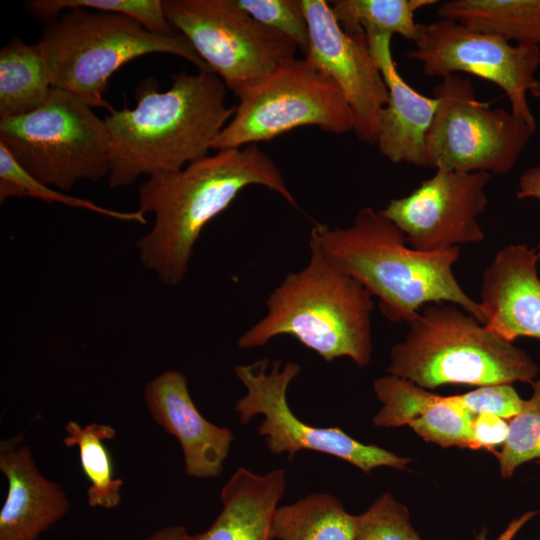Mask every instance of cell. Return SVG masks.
<instances>
[{"mask_svg": "<svg viewBox=\"0 0 540 540\" xmlns=\"http://www.w3.org/2000/svg\"><path fill=\"white\" fill-rule=\"evenodd\" d=\"M250 185L264 186L300 209L281 170L257 144L219 150L148 177L138 190L139 210L154 214V223L137 241L141 262L166 285H177L204 227Z\"/></svg>", "mask_w": 540, "mask_h": 540, "instance_id": "cell-1", "label": "cell"}, {"mask_svg": "<svg viewBox=\"0 0 540 540\" xmlns=\"http://www.w3.org/2000/svg\"><path fill=\"white\" fill-rule=\"evenodd\" d=\"M227 87L212 72L175 75L158 90L152 79L136 91V106L113 109L104 118L110 136V188L142 175L174 172L208 156L235 113L226 105Z\"/></svg>", "mask_w": 540, "mask_h": 540, "instance_id": "cell-2", "label": "cell"}, {"mask_svg": "<svg viewBox=\"0 0 540 540\" xmlns=\"http://www.w3.org/2000/svg\"><path fill=\"white\" fill-rule=\"evenodd\" d=\"M309 244L376 296L380 312L392 322L409 324L424 306L447 302L486 323L480 302L465 293L453 274L460 247L415 250L403 232L372 207L360 209L348 227L316 223Z\"/></svg>", "mask_w": 540, "mask_h": 540, "instance_id": "cell-3", "label": "cell"}, {"mask_svg": "<svg viewBox=\"0 0 540 540\" xmlns=\"http://www.w3.org/2000/svg\"><path fill=\"white\" fill-rule=\"evenodd\" d=\"M309 246L307 265L271 292L266 315L239 337L238 346L256 348L288 335L327 362L348 357L365 367L372 355L373 296Z\"/></svg>", "mask_w": 540, "mask_h": 540, "instance_id": "cell-4", "label": "cell"}, {"mask_svg": "<svg viewBox=\"0 0 540 540\" xmlns=\"http://www.w3.org/2000/svg\"><path fill=\"white\" fill-rule=\"evenodd\" d=\"M390 351L388 374L431 390L536 380L538 366L522 348L452 303L424 306Z\"/></svg>", "mask_w": 540, "mask_h": 540, "instance_id": "cell-5", "label": "cell"}, {"mask_svg": "<svg viewBox=\"0 0 540 540\" xmlns=\"http://www.w3.org/2000/svg\"><path fill=\"white\" fill-rule=\"evenodd\" d=\"M51 85L90 107L114 108L104 99L112 74L125 63L146 54L169 53L193 63L199 72H212L181 34L150 32L126 15L73 8L49 22L37 42Z\"/></svg>", "mask_w": 540, "mask_h": 540, "instance_id": "cell-6", "label": "cell"}, {"mask_svg": "<svg viewBox=\"0 0 540 540\" xmlns=\"http://www.w3.org/2000/svg\"><path fill=\"white\" fill-rule=\"evenodd\" d=\"M0 144L30 175L59 190H70L81 179L99 181L110 172L104 119L57 88L38 109L0 119Z\"/></svg>", "mask_w": 540, "mask_h": 540, "instance_id": "cell-7", "label": "cell"}, {"mask_svg": "<svg viewBox=\"0 0 540 540\" xmlns=\"http://www.w3.org/2000/svg\"><path fill=\"white\" fill-rule=\"evenodd\" d=\"M438 106L426 134L428 167L505 174L520 158L536 124L476 98L473 82L448 75L433 89Z\"/></svg>", "mask_w": 540, "mask_h": 540, "instance_id": "cell-8", "label": "cell"}, {"mask_svg": "<svg viewBox=\"0 0 540 540\" xmlns=\"http://www.w3.org/2000/svg\"><path fill=\"white\" fill-rule=\"evenodd\" d=\"M212 149L241 148L302 126L331 134L354 130L352 111L335 83L305 58H294L238 97Z\"/></svg>", "mask_w": 540, "mask_h": 540, "instance_id": "cell-9", "label": "cell"}, {"mask_svg": "<svg viewBox=\"0 0 540 540\" xmlns=\"http://www.w3.org/2000/svg\"><path fill=\"white\" fill-rule=\"evenodd\" d=\"M163 7L172 27L237 97L295 58L293 41L236 0H164Z\"/></svg>", "mask_w": 540, "mask_h": 540, "instance_id": "cell-10", "label": "cell"}, {"mask_svg": "<svg viewBox=\"0 0 540 540\" xmlns=\"http://www.w3.org/2000/svg\"><path fill=\"white\" fill-rule=\"evenodd\" d=\"M268 362L264 358L235 366V375L247 391L236 401L234 410L241 424H248L256 415L264 416L257 432L272 454L287 452L291 460L301 450L317 451L345 460L365 473L382 466L406 469L409 458L364 444L338 427H315L301 421L287 400L288 387L301 371L299 364L277 360L268 371Z\"/></svg>", "mask_w": 540, "mask_h": 540, "instance_id": "cell-11", "label": "cell"}, {"mask_svg": "<svg viewBox=\"0 0 540 540\" xmlns=\"http://www.w3.org/2000/svg\"><path fill=\"white\" fill-rule=\"evenodd\" d=\"M414 49L407 57L421 64L427 77L444 78L467 73L499 86L507 95L511 112L536 124L527 102V94L540 97V47L512 45L488 33L477 32L461 23L440 18L429 24H417Z\"/></svg>", "mask_w": 540, "mask_h": 540, "instance_id": "cell-12", "label": "cell"}, {"mask_svg": "<svg viewBox=\"0 0 540 540\" xmlns=\"http://www.w3.org/2000/svg\"><path fill=\"white\" fill-rule=\"evenodd\" d=\"M486 172L437 169L410 194L392 199L380 212L422 252L445 251L484 240L478 216L488 206Z\"/></svg>", "mask_w": 540, "mask_h": 540, "instance_id": "cell-13", "label": "cell"}, {"mask_svg": "<svg viewBox=\"0 0 540 540\" xmlns=\"http://www.w3.org/2000/svg\"><path fill=\"white\" fill-rule=\"evenodd\" d=\"M302 3L309 28V47L304 58L329 77L345 97L357 138L376 144L379 116L388 101V90L366 34L344 31L327 1Z\"/></svg>", "mask_w": 540, "mask_h": 540, "instance_id": "cell-14", "label": "cell"}, {"mask_svg": "<svg viewBox=\"0 0 540 540\" xmlns=\"http://www.w3.org/2000/svg\"><path fill=\"white\" fill-rule=\"evenodd\" d=\"M144 401L152 419L178 440L187 476L207 479L222 473L234 434L203 417L183 373L167 370L157 375L146 384Z\"/></svg>", "mask_w": 540, "mask_h": 540, "instance_id": "cell-15", "label": "cell"}, {"mask_svg": "<svg viewBox=\"0 0 540 540\" xmlns=\"http://www.w3.org/2000/svg\"><path fill=\"white\" fill-rule=\"evenodd\" d=\"M540 251L526 244L500 249L486 268L481 285L485 326L503 339H540Z\"/></svg>", "mask_w": 540, "mask_h": 540, "instance_id": "cell-16", "label": "cell"}, {"mask_svg": "<svg viewBox=\"0 0 540 540\" xmlns=\"http://www.w3.org/2000/svg\"><path fill=\"white\" fill-rule=\"evenodd\" d=\"M0 470L8 482L0 540H37L67 513L65 492L42 475L22 435L0 441Z\"/></svg>", "mask_w": 540, "mask_h": 540, "instance_id": "cell-17", "label": "cell"}, {"mask_svg": "<svg viewBox=\"0 0 540 540\" xmlns=\"http://www.w3.org/2000/svg\"><path fill=\"white\" fill-rule=\"evenodd\" d=\"M366 36L388 90V101L378 121V150L392 163L428 167L425 140L438 101L419 93L402 78L392 55V35Z\"/></svg>", "mask_w": 540, "mask_h": 540, "instance_id": "cell-18", "label": "cell"}, {"mask_svg": "<svg viewBox=\"0 0 540 540\" xmlns=\"http://www.w3.org/2000/svg\"><path fill=\"white\" fill-rule=\"evenodd\" d=\"M281 468L265 474L238 468L221 490L222 510L204 532L188 540H272L278 502L285 492Z\"/></svg>", "mask_w": 540, "mask_h": 540, "instance_id": "cell-19", "label": "cell"}, {"mask_svg": "<svg viewBox=\"0 0 540 540\" xmlns=\"http://www.w3.org/2000/svg\"><path fill=\"white\" fill-rule=\"evenodd\" d=\"M437 14L477 32L540 47V0H450Z\"/></svg>", "mask_w": 540, "mask_h": 540, "instance_id": "cell-20", "label": "cell"}, {"mask_svg": "<svg viewBox=\"0 0 540 540\" xmlns=\"http://www.w3.org/2000/svg\"><path fill=\"white\" fill-rule=\"evenodd\" d=\"M44 55L36 44L14 39L0 51V119L30 113L52 89Z\"/></svg>", "mask_w": 540, "mask_h": 540, "instance_id": "cell-21", "label": "cell"}, {"mask_svg": "<svg viewBox=\"0 0 540 540\" xmlns=\"http://www.w3.org/2000/svg\"><path fill=\"white\" fill-rule=\"evenodd\" d=\"M357 524L335 496L314 493L277 508L271 539L355 540Z\"/></svg>", "mask_w": 540, "mask_h": 540, "instance_id": "cell-22", "label": "cell"}, {"mask_svg": "<svg viewBox=\"0 0 540 540\" xmlns=\"http://www.w3.org/2000/svg\"><path fill=\"white\" fill-rule=\"evenodd\" d=\"M65 433L64 445L78 448L81 467L90 482L88 505L104 509L117 507L121 501L123 480L113 477L110 455L104 445L105 440L115 438L116 430L102 423L94 422L82 427L75 421H68Z\"/></svg>", "mask_w": 540, "mask_h": 540, "instance_id": "cell-23", "label": "cell"}, {"mask_svg": "<svg viewBox=\"0 0 540 540\" xmlns=\"http://www.w3.org/2000/svg\"><path fill=\"white\" fill-rule=\"evenodd\" d=\"M436 3V0H334L330 7L347 33L399 34L413 41L418 24L414 19L416 11Z\"/></svg>", "mask_w": 540, "mask_h": 540, "instance_id": "cell-24", "label": "cell"}, {"mask_svg": "<svg viewBox=\"0 0 540 540\" xmlns=\"http://www.w3.org/2000/svg\"><path fill=\"white\" fill-rule=\"evenodd\" d=\"M11 197H33L47 203L58 202L75 208L87 209L121 221L146 223L145 214L139 209L132 212L116 211L102 207L90 200L69 196L57 189L50 188L22 168L8 150L0 144V202L2 203Z\"/></svg>", "mask_w": 540, "mask_h": 540, "instance_id": "cell-25", "label": "cell"}, {"mask_svg": "<svg viewBox=\"0 0 540 540\" xmlns=\"http://www.w3.org/2000/svg\"><path fill=\"white\" fill-rule=\"evenodd\" d=\"M25 7L33 17L48 23L66 10L86 8L126 15L153 33L177 34L165 15L163 0H30Z\"/></svg>", "mask_w": 540, "mask_h": 540, "instance_id": "cell-26", "label": "cell"}, {"mask_svg": "<svg viewBox=\"0 0 540 540\" xmlns=\"http://www.w3.org/2000/svg\"><path fill=\"white\" fill-rule=\"evenodd\" d=\"M373 390L382 403L373 417V424L383 428L409 425L441 396L391 374L375 379Z\"/></svg>", "mask_w": 540, "mask_h": 540, "instance_id": "cell-27", "label": "cell"}, {"mask_svg": "<svg viewBox=\"0 0 540 540\" xmlns=\"http://www.w3.org/2000/svg\"><path fill=\"white\" fill-rule=\"evenodd\" d=\"M531 385V397L524 400L521 411L510 420L507 439L495 454L504 479L511 478L526 462L535 460L540 464V378Z\"/></svg>", "mask_w": 540, "mask_h": 540, "instance_id": "cell-28", "label": "cell"}, {"mask_svg": "<svg viewBox=\"0 0 540 540\" xmlns=\"http://www.w3.org/2000/svg\"><path fill=\"white\" fill-rule=\"evenodd\" d=\"M472 418L453 395L440 396L408 426L425 441L443 448H469Z\"/></svg>", "mask_w": 540, "mask_h": 540, "instance_id": "cell-29", "label": "cell"}, {"mask_svg": "<svg viewBox=\"0 0 540 540\" xmlns=\"http://www.w3.org/2000/svg\"><path fill=\"white\" fill-rule=\"evenodd\" d=\"M355 540H422L406 506L386 492L358 515Z\"/></svg>", "mask_w": 540, "mask_h": 540, "instance_id": "cell-30", "label": "cell"}, {"mask_svg": "<svg viewBox=\"0 0 540 540\" xmlns=\"http://www.w3.org/2000/svg\"><path fill=\"white\" fill-rule=\"evenodd\" d=\"M238 5L261 24L293 41L305 56L309 28L302 0H236Z\"/></svg>", "mask_w": 540, "mask_h": 540, "instance_id": "cell-31", "label": "cell"}, {"mask_svg": "<svg viewBox=\"0 0 540 540\" xmlns=\"http://www.w3.org/2000/svg\"><path fill=\"white\" fill-rule=\"evenodd\" d=\"M470 414L488 413L511 420L522 409V399L513 384L501 383L479 386L467 393L453 395Z\"/></svg>", "mask_w": 540, "mask_h": 540, "instance_id": "cell-32", "label": "cell"}, {"mask_svg": "<svg viewBox=\"0 0 540 540\" xmlns=\"http://www.w3.org/2000/svg\"><path fill=\"white\" fill-rule=\"evenodd\" d=\"M509 432V423L496 415L480 413L473 415L469 449H487L495 453L494 448L505 443Z\"/></svg>", "mask_w": 540, "mask_h": 540, "instance_id": "cell-33", "label": "cell"}, {"mask_svg": "<svg viewBox=\"0 0 540 540\" xmlns=\"http://www.w3.org/2000/svg\"><path fill=\"white\" fill-rule=\"evenodd\" d=\"M516 197L518 199L536 198L540 200V166H533L520 176Z\"/></svg>", "mask_w": 540, "mask_h": 540, "instance_id": "cell-34", "label": "cell"}, {"mask_svg": "<svg viewBox=\"0 0 540 540\" xmlns=\"http://www.w3.org/2000/svg\"><path fill=\"white\" fill-rule=\"evenodd\" d=\"M536 513V511H529L523 514L521 517L514 519L496 540H512L522 526H524L534 515H536ZM475 540H488V530L486 528H482V530L476 534Z\"/></svg>", "mask_w": 540, "mask_h": 540, "instance_id": "cell-35", "label": "cell"}, {"mask_svg": "<svg viewBox=\"0 0 540 540\" xmlns=\"http://www.w3.org/2000/svg\"><path fill=\"white\" fill-rule=\"evenodd\" d=\"M189 534L182 525L162 527L152 533L146 540H188Z\"/></svg>", "mask_w": 540, "mask_h": 540, "instance_id": "cell-36", "label": "cell"}]
</instances>
